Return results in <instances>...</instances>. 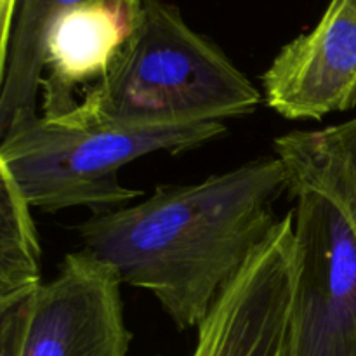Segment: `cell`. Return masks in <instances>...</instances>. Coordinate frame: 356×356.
I'll return each mask as SVG.
<instances>
[{
  "instance_id": "1",
  "label": "cell",
  "mask_w": 356,
  "mask_h": 356,
  "mask_svg": "<svg viewBox=\"0 0 356 356\" xmlns=\"http://www.w3.org/2000/svg\"><path fill=\"white\" fill-rule=\"evenodd\" d=\"M285 191L284 165L264 156L200 183L159 184L141 204L90 216L76 232L87 252L190 330L278 225Z\"/></svg>"
},
{
  "instance_id": "2",
  "label": "cell",
  "mask_w": 356,
  "mask_h": 356,
  "mask_svg": "<svg viewBox=\"0 0 356 356\" xmlns=\"http://www.w3.org/2000/svg\"><path fill=\"white\" fill-rule=\"evenodd\" d=\"M261 96L176 6L143 0L138 30L110 72L65 117L83 124L174 127L250 115Z\"/></svg>"
},
{
  "instance_id": "3",
  "label": "cell",
  "mask_w": 356,
  "mask_h": 356,
  "mask_svg": "<svg viewBox=\"0 0 356 356\" xmlns=\"http://www.w3.org/2000/svg\"><path fill=\"white\" fill-rule=\"evenodd\" d=\"M225 132L222 122L124 127L38 117L3 136L0 165L9 170L31 209L59 212L86 207L99 216L143 195L118 181L122 167L149 153L200 148Z\"/></svg>"
},
{
  "instance_id": "4",
  "label": "cell",
  "mask_w": 356,
  "mask_h": 356,
  "mask_svg": "<svg viewBox=\"0 0 356 356\" xmlns=\"http://www.w3.org/2000/svg\"><path fill=\"white\" fill-rule=\"evenodd\" d=\"M122 285L86 249L68 254L54 280L0 308V356H127Z\"/></svg>"
},
{
  "instance_id": "5",
  "label": "cell",
  "mask_w": 356,
  "mask_h": 356,
  "mask_svg": "<svg viewBox=\"0 0 356 356\" xmlns=\"http://www.w3.org/2000/svg\"><path fill=\"white\" fill-rule=\"evenodd\" d=\"M294 287L285 356H356V238L339 209L292 193Z\"/></svg>"
},
{
  "instance_id": "6",
  "label": "cell",
  "mask_w": 356,
  "mask_h": 356,
  "mask_svg": "<svg viewBox=\"0 0 356 356\" xmlns=\"http://www.w3.org/2000/svg\"><path fill=\"white\" fill-rule=\"evenodd\" d=\"M261 83L268 106L289 120L356 108V0H330L313 30L280 49Z\"/></svg>"
},
{
  "instance_id": "7",
  "label": "cell",
  "mask_w": 356,
  "mask_h": 356,
  "mask_svg": "<svg viewBox=\"0 0 356 356\" xmlns=\"http://www.w3.org/2000/svg\"><path fill=\"white\" fill-rule=\"evenodd\" d=\"M143 16V0H83L63 13L45 42L42 115L61 118L76 108L73 92L97 83L125 47Z\"/></svg>"
},
{
  "instance_id": "8",
  "label": "cell",
  "mask_w": 356,
  "mask_h": 356,
  "mask_svg": "<svg viewBox=\"0 0 356 356\" xmlns=\"http://www.w3.org/2000/svg\"><path fill=\"white\" fill-rule=\"evenodd\" d=\"M291 301L292 284L284 273L247 264L197 327L191 356H285Z\"/></svg>"
},
{
  "instance_id": "9",
  "label": "cell",
  "mask_w": 356,
  "mask_h": 356,
  "mask_svg": "<svg viewBox=\"0 0 356 356\" xmlns=\"http://www.w3.org/2000/svg\"><path fill=\"white\" fill-rule=\"evenodd\" d=\"M83 0H17L9 42L0 52V136L37 120L45 42L63 13Z\"/></svg>"
},
{
  "instance_id": "10",
  "label": "cell",
  "mask_w": 356,
  "mask_h": 356,
  "mask_svg": "<svg viewBox=\"0 0 356 356\" xmlns=\"http://www.w3.org/2000/svg\"><path fill=\"white\" fill-rule=\"evenodd\" d=\"M275 156L289 177V193L312 190L332 202L356 238V117L318 131L275 139Z\"/></svg>"
},
{
  "instance_id": "11",
  "label": "cell",
  "mask_w": 356,
  "mask_h": 356,
  "mask_svg": "<svg viewBox=\"0 0 356 356\" xmlns=\"http://www.w3.org/2000/svg\"><path fill=\"white\" fill-rule=\"evenodd\" d=\"M42 247L31 205L0 165V308L33 294L42 282Z\"/></svg>"
},
{
  "instance_id": "12",
  "label": "cell",
  "mask_w": 356,
  "mask_h": 356,
  "mask_svg": "<svg viewBox=\"0 0 356 356\" xmlns=\"http://www.w3.org/2000/svg\"><path fill=\"white\" fill-rule=\"evenodd\" d=\"M16 7L17 0H0V23H2V28H0V52L6 49L7 42H9Z\"/></svg>"
}]
</instances>
